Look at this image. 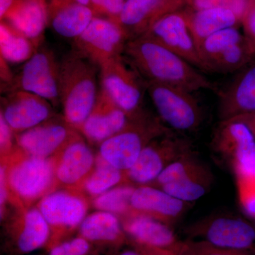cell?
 Masks as SVG:
<instances>
[{
  "label": "cell",
  "instance_id": "1",
  "mask_svg": "<svg viewBox=\"0 0 255 255\" xmlns=\"http://www.w3.org/2000/svg\"><path fill=\"white\" fill-rule=\"evenodd\" d=\"M124 55L145 81L167 84L191 92L210 90L218 95L220 91L197 68L147 35L129 40Z\"/></svg>",
  "mask_w": 255,
  "mask_h": 255
},
{
  "label": "cell",
  "instance_id": "2",
  "mask_svg": "<svg viewBox=\"0 0 255 255\" xmlns=\"http://www.w3.org/2000/svg\"><path fill=\"white\" fill-rule=\"evenodd\" d=\"M100 68L74 49L60 60L59 96L63 117L80 130L91 113L99 90Z\"/></svg>",
  "mask_w": 255,
  "mask_h": 255
},
{
  "label": "cell",
  "instance_id": "3",
  "mask_svg": "<svg viewBox=\"0 0 255 255\" xmlns=\"http://www.w3.org/2000/svg\"><path fill=\"white\" fill-rule=\"evenodd\" d=\"M174 132L160 119L150 118L143 113L130 119L122 131L102 142L100 156L110 165L127 172L146 145L157 137Z\"/></svg>",
  "mask_w": 255,
  "mask_h": 255
},
{
  "label": "cell",
  "instance_id": "4",
  "mask_svg": "<svg viewBox=\"0 0 255 255\" xmlns=\"http://www.w3.org/2000/svg\"><path fill=\"white\" fill-rule=\"evenodd\" d=\"M145 85L159 119L167 127L179 132H194L201 127L204 112L193 92L160 82L145 81Z\"/></svg>",
  "mask_w": 255,
  "mask_h": 255
},
{
  "label": "cell",
  "instance_id": "5",
  "mask_svg": "<svg viewBox=\"0 0 255 255\" xmlns=\"http://www.w3.org/2000/svg\"><path fill=\"white\" fill-rule=\"evenodd\" d=\"M99 76L101 87L130 119L144 113L142 107L145 80L124 55L100 65Z\"/></svg>",
  "mask_w": 255,
  "mask_h": 255
},
{
  "label": "cell",
  "instance_id": "6",
  "mask_svg": "<svg viewBox=\"0 0 255 255\" xmlns=\"http://www.w3.org/2000/svg\"><path fill=\"white\" fill-rule=\"evenodd\" d=\"M6 167L8 188L20 200L31 202L47 195L54 184V159L34 157L19 149Z\"/></svg>",
  "mask_w": 255,
  "mask_h": 255
},
{
  "label": "cell",
  "instance_id": "7",
  "mask_svg": "<svg viewBox=\"0 0 255 255\" xmlns=\"http://www.w3.org/2000/svg\"><path fill=\"white\" fill-rule=\"evenodd\" d=\"M194 152L192 142L175 132L154 139L144 147L127 177L139 185H149L169 164Z\"/></svg>",
  "mask_w": 255,
  "mask_h": 255
},
{
  "label": "cell",
  "instance_id": "8",
  "mask_svg": "<svg viewBox=\"0 0 255 255\" xmlns=\"http://www.w3.org/2000/svg\"><path fill=\"white\" fill-rule=\"evenodd\" d=\"M186 233L216 248L255 252V227L236 216H210L191 225Z\"/></svg>",
  "mask_w": 255,
  "mask_h": 255
},
{
  "label": "cell",
  "instance_id": "9",
  "mask_svg": "<svg viewBox=\"0 0 255 255\" xmlns=\"http://www.w3.org/2000/svg\"><path fill=\"white\" fill-rule=\"evenodd\" d=\"M60 60L51 50L41 46L14 75L9 90H23L59 105Z\"/></svg>",
  "mask_w": 255,
  "mask_h": 255
},
{
  "label": "cell",
  "instance_id": "10",
  "mask_svg": "<svg viewBox=\"0 0 255 255\" xmlns=\"http://www.w3.org/2000/svg\"><path fill=\"white\" fill-rule=\"evenodd\" d=\"M124 232L138 251L148 255H184L187 243L179 241L169 225L145 215L132 214L123 223Z\"/></svg>",
  "mask_w": 255,
  "mask_h": 255
},
{
  "label": "cell",
  "instance_id": "11",
  "mask_svg": "<svg viewBox=\"0 0 255 255\" xmlns=\"http://www.w3.org/2000/svg\"><path fill=\"white\" fill-rule=\"evenodd\" d=\"M128 41L122 26L109 18L95 16L83 33L73 41V48L100 68L124 55Z\"/></svg>",
  "mask_w": 255,
  "mask_h": 255
},
{
  "label": "cell",
  "instance_id": "12",
  "mask_svg": "<svg viewBox=\"0 0 255 255\" xmlns=\"http://www.w3.org/2000/svg\"><path fill=\"white\" fill-rule=\"evenodd\" d=\"M87 203L84 198L71 191L48 193L38 204V209L49 224L50 248L59 243L60 238L68 231L80 227L86 217Z\"/></svg>",
  "mask_w": 255,
  "mask_h": 255
},
{
  "label": "cell",
  "instance_id": "13",
  "mask_svg": "<svg viewBox=\"0 0 255 255\" xmlns=\"http://www.w3.org/2000/svg\"><path fill=\"white\" fill-rule=\"evenodd\" d=\"M211 147L233 169L255 163V137L246 124L236 119L220 121Z\"/></svg>",
  "mask_w": 255,
  "mask_h": 255
},
{
  "label": "cell",
  "instance_id": "14",
  "mask_svg": "<svg viewBox=\"0 0 255 255\" xmlns=\"http://www.w3.org/2000/svg\"><path fill=\"white\" fill-rule=\"evenodd\" d=\"M145 35L182 57L193 66L204 70L199 48L188 26L184 11L166 15L156 21Z\"/></svg>",
  "mask_w": 255,
  "mask_h": 255
},
{
  "label": "cell",
  "instance_id": "15",
  "mask_svg": "<svg viewBox=\"0 0 255 255\" xmlns=\"http://www.w3.org/2000/svg\"><path fill=\"white\" fill-rule=\"evenodd\" d=\"M1 114L13 131H25L53 117V105L40 96L11 90L1 98Z\"/></svg>",
  "mask_w": 255,
  "mask_h": 255
},
{
  "label": "cell",
  "instance_id": "16",
  "mask_svg": "<svg viewBox=\"0 0 255 255\" xmlns=\"http://www.w3.org/2000/svg\"><path fill=\"white\" fill-rule=\"evenodd\" d=\"M75 130L65 119L59 122L51 117L39 125L18 133L16 137V145L28 155L48 158L58 154L79 135Z\"/></svg>",
  "mask_w": 255,
  "mask_h": 255
},
{
  "label": "cell",
  "instance_id": "17",
  "mask_svg": "<svg viewBox=\"0 0 255 255\" xmlns=\"http://www.w3.org/2000/svg\"><path fill=\"white\" fill-rule=\"evenodd\" d=\"M185 5L187 0H127L118 23L129 41L145 34L156 21Z\"/></svg>",
  "mask_w": 255,
  "mask_h": 255
},
{
  "label": "cell",
  "instance_id": "18",
  "mask_svg": "<svg viewBox=\"0 0 255 255\" xmlns=\"http://www.w3.org/2000/svg\"><path fill=\"white\" fill-rule=\"evenodd\" d=\"M130 121L126 112L100 86L95 106L80 130L90 141L101 144L122 131Z\"/></svg>",
  "mask_w": 255,
  "mask_h": 255
},
{
  "label": "cell",
  "instance_id": "19",
  "mask_svg": "<svg viewBox=\"0 0 255 255\" xmlns=\"http://www.w3.org/2000/svg\"><path fill=\"white\" fill-rule=\"evenodd\" d=\"M130 204L132 213L145 215L171 226L183 217L191 206L190 203L179 200L160 188L150 185L135 188Z\"/></svg>",
  "mask_w": 255,
  "mask_h": 255
},
{
  "label": "cell",
  "instance_id": "20",
  "mask_svg": "<svg viewBox=\"0 0 255 255\" xmlns=\"http://www.w3.org/2000/svg\"><path fill=\"white\" fill-rule=\"evenodd\" d=\"M48 26L59 36L74 40L83 33L95 13L75 0H45Z\"/></svg>",
  "mask_w": 255,
  "mask_h": 255
},
{
  "label": "cell",
  "instance_id": "21",
  "mask_svg": "<svg viewBox=\"0 0 255 255\" xmlns=\"http://www.w3.org/2000/svg\"><path fill=\"white\" fill-rule=\"evenodd\" d=\"M55 158V177L67 185L84 182L96 163L93 152L80 135L68 142Z\"/></svg>",
  "mask_w": 255,
  "mask_h": 255
},
{
  "label": "cell",
  "instance_id": "22",
  "mask_svg": "<svg viewBox=\"0 0 255 255\" xmlns=\"http://www.w3.org/2000/svg\"><path fill=\"white\" fill-rule=\"evenodd\" d=\"M218 95L220 121L255 112V65L245 69Z\"/></svg>",
  "mask_w": 255,
  "mask_h": 255
},
{
  "label": "cell",
  "instance_id": "23",
  "mask_svg": "<svg viewBox=\"0 0 255 255\" xmlns=\"http://www.w3.org/2000/svg\"><path fill=\"white\" fill-rule=\"evenodd\" d=\"M4 21L41 46L48 26L45 0H21Z\"/></svg>",
  "mask_w": 255,
  "mask_h": 255
},
{
  "label": "cell",
  "instance_id": "24",
  "mask_svg": "<svg viewBox=\"0 0 255 255\" xmlns=\"http://www.w3.org/2000/svg\"><path fill=\"white\" fill-rule=\"evenodd\" d=\"M51 234L49 224L38 209L28 210L21 223L11 231V238L20 253L26 254L48 244Z\"/></svg>",
  "mask_w": 255,
  "mask_h": 255
},
{
  "label": "cell",
  "instance_id": "25",
  "mask_svg": "<svg viewBox=\"0 0 255 255\" xmlns=\"http://www.w3.org/2000/svg\"><path fill=\"white\" fill-rule=\"evenodd\" d=\"M188 26L199 46L206 38L226 29L236 27L241 22L237 15L231 10L211 8L192 11H184Z\"/></svg>",
  "mask_w": 255,
  "mask_h": 255
},
{
  "label": "cell",
  "instance_id": "26",
  "mask_svg": "<svg viewBox=\"0 0 255 255\" xmlns=\"http://www.w3.org/2000/svg\"><path fill=\"white\" fill-rule=\"evenodd\" d=\"M79 231L90 243L105 245L122 244L126 240L123 226L117 215L98 211L86 216Z\"/></svg>",
  "mask_w": 255,
  "mask_h": 255
},
{
  "label": "cell",
  "instance_id": "27",
  "mask_svg": "<svg viewBox=\"0 0 255 255\" xmlns=\"http://www.w3.org/2000/svg\"><path fill=\"white\" fill-rule=\"evenodd\" d=\"M214 174L208 165L192 171L175 182L159 187L169 195L187 203H192L206 195L212 187Z\"/></svg>",
  "mask_w": 255,
  "mask_h": 255
},
{
  "label": "cell",
  "instance_id": "28",
  "mask_svg": "<svg viewBox=\"0 0 255 255\" xmlns=\"http://www.w3.org/2000/svg\"><path fill=\"white\" fill-rule=\"evenodd\" d=\"M40 47L7 21H0V55L8 63H24Z\"/></svg>",
  "mask_w": 255,
  "mask_h": 255
},
{
  "label": "cell",
  "instance_id": "29",
  "mask_svg": "<svg viewBox=\"0 0 255 255\" xmlns=\"http://www.w3.org/2000/svg\"><path fill=\"white\" fill-rule=\"evenodd\" d=\"M255 56V50L246 37L211 61L208 66V72L233 73L246 67Z\"/></svg>",
  "mask_w": 255,
  "mask_h": 255
},
{
  "label": "cell",
  "instance_id": "30",
  "mask_svg": "<svg viewBox=\"0 0 255 255\" xmlns=\"http://www.w3.org/2000/svg\"><path fill=\"white\" fill-rule=\"evenodd\" d=\"M95 168L83 182L84 188L90 195L97 196L118 185L123 179L122 171L115 168L98 156Z\"/></svg>",
  "mask_w": 255,
  "mask_h": 255
},
{
  "label": "cell",
  "instance_id": "31",
  "mask_svg": "<svg viewBox=\"0 0 255 255\" xmlns=\"http://www.w3.org/2000/svg\"><path fill=\"white\" fill-rule=\"evenodd\" d=\"M236 27L226 28L206 38L199 45V54L204 66V71L208 72V66L211 61L228 48L245 39Z\"/></svg>",
  "mask_w": 255,
  "mask_h": 255
},
{
  "label": "cell",
  "instance_id": "32",
  "mask_svg": "<svg viewBox=\"0 0 255 255\" xmlns=\"http://www.w3.org/2000/svg\"><path fill=\"white\" fill-rule=\"evenodd\" d=\"M134 189L130 185L114 187L95 197L93 205L98 211L129 216L132 214L130 199Z\"/></svg>",
  "mask_w": 255,
  "mask_h": 255
},
{
  "label": "cell",
  "instance_id": "33",
  "mask_svg": "<svg viewBox=\"0 0 255 255\" xmlns=\"http://www.w3.org/2000/svg\"><path fill=\"white\" fill-rule=\"evenodd\" d=\"M238 197L245 212L255 219V163L233 169Z\"/></svg>",
  "mask_w": 255,
  "mask_h": 255
},
{
  "label": "cell",
  "instance_id": "34",
  "mask_svg": "<svg viewBox=\"0 0 255 255\" xmlns=\"http://www.w3.org/2000/svg\"><path fill=\"white\" fill-rule=\"evenodd\" d=\"M253 0H187L192 9L200 10L221 8L233 11L241 22Z\"/></svg>",
  "mask_w": 255,
  "mask_h": 255
},
{
  "label": "cell",
  "instance_id": "35",
  "mask_svg": "<svg viewBox=\"0 0 255 255\" xmlns=\"http://www.w3.org/2000/svg\"><path fill=\"white\" fill-rule=\"evenodd\" d=\"M187 251L184 255H254L251 252L216 248L202 241H186Z\"/></svg>",
  "mask_w": 255,
  "mask_h": 255
},
{
  "label": "cell",
  "instance_id": "36",
  "mask_svg": "<svg viewBox=\"0 0 255 255\" xmlns=\"http://www.w3.org/2000/svg\"><path fill=\"white\" fill-rule=\"evenodd\" d=\"M90 243L81 237L59 243L50 248V255H89Z\"/></svg>",
  "mask_w": 255,
  "mask_h": 255
},
{
  "label": "cell",
  "instance_id": "37",
  "mask_svg": "<svg viewBox=\"0 0 255 255\" xmlns=\"http://www.w3.org/2000/svg\"><path fill=\"white\" fill-rule=\"evenodd\" d=\"M127 0H90L96 16H102L118 23L119 16Z\"/></svg>",
  "mask_w": 255,
  "mask_h": 255
},
{
  "label": "cell",
  "instance_id": "38",
  "mask_svg": "<svg viewBox=\"0 0 255 255\" xmlns=\"http://www.w3.org/2000/svg\"><path fill=\"white\" fill-rule=\"evenodd\" d=\"M13 131L0 114V149L1 156H9L13 150Z\"/></svg>",
  "mask_w": 255,
  "mask_h": 255
},
{
  "label": "cell",
  "instance_id": "39",
  "mask_svg": "<svg viewBox=\"0 0 255 255\" xmlns=\"http://www.w3.org/2000/svg\"><path fill=\"white\" fill-rule=\"evenodd\" d=\"M242 23L244 28L245 36L255 52V0H253L252 2Z\"/></svg>",
  "mask_w": 255,
  "mask_h": 255
},
{
  "label": "cell",
  "instance_id": "40",
  "mask_svg": "<svg viewBox=\"0 0 255 255\" xmlns=\"http://www.w3.org/2000/svg\"><path fill=\"white\" fill-rule=\"evenodd\" d=\"M8 188L7 182H6V167L5 165H1V170H0V204H1V215L2 214L3 208L5 205L8 197Z\"/></svg>",
  "mask_w": 255,
  "mask_h": 255
},
{
  "label": "cell",
  "instance_id": "41",
  "mask_svg": "<svg viewBox=\"0 0 255 255\" xmlns=\"http://www.w3.org/2000/svg\"><path fill=\"white\" fill-rule=\"evenodd\" d=\"M21 0H0V20L5 19L8 14Z\"/></svg>",
  "mask_w": 255,
  "mask_h": 255
},
{
  "label": "cell",
  "instance_id": "42",
  "mask_svg": "<svg viewBox=\"0 0 255 255\" xmlns=\"http://www.w3.org/2000/svg\"><path fill=\"white\" fill-rule=\"evenodd\" d=\"M233 119H236V120L240 121V122L246 124L247 127L249 128L250 130L253 132V135L255 137V112L243 114V115L238 116V117Z\"/></svg>",
  "mask_w": 255,
  "mask_h": 255
},
{
  "label": "cell",
  "instance_id": "43",
  "mask_svg": "<svg viewBox=\"0 0 255 255\" xmlns=\"http://www.w3.org/2000/svg\"><path fill=\"white\" fill-rule=\"evenodd\" d=\"M119 255H148L145 254V253H142V252L138 251V250H128V251H125L122 252Z\"/></svg>",
  "mask_w": 255,
  "mask_h": 255
},
{
  "label": "cell",
  "instance_id": "44",
  "mask_svg": "<svg viewBox=\"0 0 255 255\" xmlns=\"http://www.w3.org/2000/svg\"><path fill=\"white\" fill-rule=\"evenodd\" d=\"M75 1H78L80 4L86 5V6H90L91 7V3H90V0H75Z\"/></svg>",
  "mask_w": 255,
  "mask_h": 255
},
{
  "label": "cell",
  "instance_id": "45",
  "mask_svg": "<svg viewBox=\"0 0 255 255\" xmlns=\"http://www.w3.org/2000/svg\"></svg>",
  "mask_w": 255,
  "mask_h": 255
},
{
  "label": "cell",
  "instance_id": "46",
  "mask_svg": "<svg viewBox=\"0 0 255 255\" xmlns=\"http://www.w3.org/2000/svg\"></svg>",
  "mask_w": 255,
  "mask_h": 255
}]
</instances>
